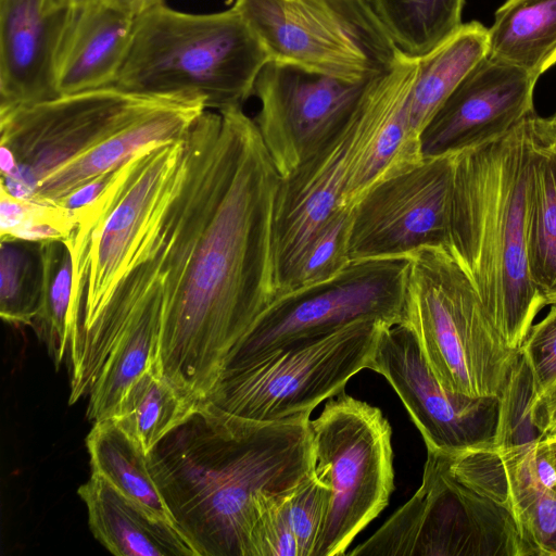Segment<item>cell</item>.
Listing matches in <instances>:
<instances>
[{"mask_svg":"<svg viewBox=\"0 0 556 556\" xmlns=\"http://www.w3.org/2000/svg\"><path fill=\"white\" fill-rule=\"evenodd\" d=\"M185 142L182 174L159 233V363L199 405L276 299L274 211L281 176L242 106L205 110Z\"/></svg>","mask_w":556,"mask_h":556,"instance_id":"1","label":"cell"},{"mask_svg":"<svg viewBox=\"0 0 556 556\" xmlns=\"http://www.w3.org/2000/svg\"><path fill=\"white\" fill-rule=\"evenodd\" d=\"M309 416L213 421L197 412L149 453L175 522L199 556H247L258 496L290 491L312 471Z\"/></svg>","mask_w":556,"mask_h":556,"instance_id":"2","label":"cell"},{"mask_svg":"<svg viewBox=\"0 0 556 556\" xmlns=\"http://www.w3.org/2000/svg\"><path fill=\"white\" fill-rule=\"evenodd\" d=\"M533 116L456 153L450 214V247L517 351L546 305L531 277L527 244Z\"/></svg>","mask_w":556,"mask_h":556,"instance_id":"3","label":"cell"},{"mask_svg":"<svg viewBox=\"0 0 556 556\" xmlns=\"http://www.w3.org/2000/svg\"><path fill=\"white\" fill-rule=\"evenodd\" d=\"M265 48L228 10L194 14L151 0L136 16L129 47L112 85L149 97L200 100L207 110L242 106L254 94Z\"/></svg>","mask_w":556,"mask_h":556,"instance_id":"4","label":"cell"},{"mask_svg":"<svg viewBox=\"0 0 556 556\" xmlns=\"http://www.w3.org/2000/svg\"><path fill=\"white\" fill-rule=\"evenodd\" d=\"M405 321L445 390L502 400L521 362L503 339L465 267L446 244L408 256Z\"/></svg>","mask_w":556,"mask_h":556,"instance_id":"5","label":"cell"},{"mask_svg":"<svg viewBox=\"0 0 556 556\" xmlns=\"http://www.w3.org/2000/svg\"><path fill=\"white\" fill-rule=\"evenodd\" d=\"M185 137L139 150L115 172L98 199L75 210L76 226L64 241L73 257L72 296L84 299L71 369L85 336L169 204L184 169Z\"/></svg>","mask_w":556,"mask_h":556,"instance_id":"6","label":"cell"},{"mask_svg":"<svg viewBox=\"0 0 556 556\" xmlns=\"http://www.w3.org/2000/svg\"><path fill=\"white\" fill-rule=\"evenodd\" d=\"M382 326L374 319L357 320L261 358L226 366L198 412L213 421L256 422L311 414L369 367Z\"/></svg>","mask_w":556,"mask_h":556,"instance_id":"7","label":"cell"},{"mask_svg":"<svg viewBox=\"0 0 556 556\" xmlns=\"http://www.w3.org/2000/svg\"><path fill=\"white\" fill-rule=\"evenodd\" d=\"M312 471L330 488L315 556H340L394 491L392 429L382 412L344 391L309 420Z\"/></svg>","mask_w":556,"mask_h":556,"instance_id":"8","label":"cell"},{"mask_svg":"<svg viewBox=\"0 0 556 556\" xmlns=\"http://www.w3.org/2000/svg\"><path fill=\"white\" fill-rule=\"evenodd\" d=\"M269 60L348 81H368L403 52L371 0H235Z\"/></svg>","mask_w":556,"mask_h":556,"instance_id":"9","label":"cell"},{"mask_svg":"<svg viewBox=\"0 0 556 556\" xmlns=\"http://www.w3.org/2000/svg\"><path fill=\"white\" fill-rule=\"evenodd\" d=\"M175 100L104 87L0 112L1 188L33 201L50 174Z\"/></svg>","mask_w":556,"mask_h":556,"instance_id":"10","label":"cell"},{"mask_svg":"<svg viewBox=\"0 0 556 556\" xmlns=\"http://www.w3.org/2000/svg\"><path fill=\"white\" fill-rule=\"evenodd\" d=\"M422 482L353 556H526L505 506L457 478L447 454L427 450Z\"/></svg>","mask_w":556,"mask_h":556,"instance_id":"11","label":"cell"},{"mask_svg":"<svg viewBox=\"0 0 556 556\" xmlns=\"http://www.w3.org/2000/svg\"><path fill=\"white\" fill-rule=\"evenodd\" d=\"M408 257L351 261L325 281L277 296L255 319L224 367L329 334L351 323L405 321Z\"/></svg>","mask_w":556,"mask_h":556,"instance_id":"12","label":"cell"},{"mask_svg":"<svg viewBox=\"0 0 556 556\" xmlns=\"http://www.w3.org/2000/svg\"><path fill=\"white\" fill-rule=\"evenodd\" d=\"M456 153L425 156L414 167L372 187L355 203L351 261L407 257L426 245H450Z\"/></svg>","mask_w":556,"mask_h":556,"instance_id":"13","label":"cell"},{"mask_svg":"<svg viewBox=\"0 0 556 556\" xmlns=\"http://www.w3.org/2000/svg\"><path fill=\"white\" fill-rule=\"evenodd\" d=\"M368 81H348L269 61L257 76L254 123L281 177L323 148L351 118Z\"/></svg>","mask_w":556,"mask_h":556,"instance_id":"14","label":"cell"},{"mask_svg":"<svg viewBox=\"0 0 556 556\" xmlns=\"http://www.w3.org/2000/svg\"><path fill=\"white\" fill-rule=\"evenodd\" d=\"M368 369L391 384L427 450L455 453L496 443L502 400L471 397L442 388L406 325L381 327Z\"/></svg>","mask_w":556,"mask_h":556,"instance_id":"15","label":"cell"},{"mask_svg":"<svg viewBox=\"0 0 556 556\" xmlns=\"http://www.w3.org/2000/svg\"><path fill=\"white\" fill-rule=\"evenodd\" d=\"M357 108L323 148L280 178L273 239L276 298L289 291L308 245L340 207L356 139Z\"/></svg>","mask_w":556,"mask_h":556,"instance_id":"16","label":"cell"},{"mask_svg":"<svg viewBox=\"0 0 556 556\" xmlns=\"http://www.w3.org/2000/svg\"><path fill=\"white\" fill-rule=\"evenodd\" d=\"M418 58L402 54L386 73L368 80L357 108L356 139L340 207L352 208L379 182L422 161L420 137L412 129L408 98Z\"/></svg>","mask_w":556,"mask_h":556,"instance_id":"17","label":"cell"},{"mask_svg":"<svg viewBox=\"0 0 556 556\" xmlns=\"http://www.w3.org/2000/svg\"><path fill=\"white\" fill-rule=\"evenodd\" d=\"M538 77L490 56L459 83L421 132L424 156L456 153L498 137L534 114Z\"/></svg>","mask_w":556,"mask_h":556,"instance_id":"18","label":"cell"},{"mask_svg":"<svg viewBox=\"0 0 556 556\" xmlns=\"http://www.w3.org/2000/svg\"><path fill=\"white\" fill-rule=\"evenodd\" d=\"M538 441L468 450L459 455L457 469L511 514L526 556H556V489L539 475Z\"/></svg>","mask_w":556,"mask_h":556,"instance_id":"19","label":"cell"},{"mask_svg":"<svg viewBox=\"0 0 556 556\" xmlns=\"http://www.w3.org/2000/svg\"><path fill=\"white\" fill-rule=\"evenodd\" d=\"M75 10L0 0V112L59 97L58 55Z\"/></svg>","mask_w":556,"mask_h":556,"instance_id":"20","label":"cell"},{"mask_svg":"<svg viewBox=\"0 0 556 556\" xmlns=\"http://www.w3.org/2000/svg\"><path fill=\"white\" fill-rule=\"evenodd\" d=\"M136 16L112 0L75 10L58 55L60 96L113 85L129 47Z\"/></svg>","mask_w":556,"mask_h":556,"instance_id":"21","label":"cell"},{"mask_svg":"<svg viewBox=\"0 0 556 556\" xmlns=\"http://www.w3.org/2000/svg\"><path fill=\"white\" fill-rule=\"evenodd\" d=\"M205 110L199 100H175L149 112L47 176L38 185L33 201L54 203L94 178L116 170L144 147L184 138Z\"/></svg>","mask_w":556,"mask_h":556,"instance_id":"22","label":"cell"},{"mask_svg":"<svg viewBox=\"0 0 556 556\" xmlns=\"http://www.w3.org/2000/svg\"><path fill=\"white\" fill-rule=\"evenodd\" d=\"M78 495L88 509L93 536L118 556H199L180 528L127 497L91 472Z\"/></svg>","mask_w":556,"mask_h":556,"instance_id":"23","label":"cell"},{"mask_svg":"<svg viewBox=\"0 0 556 556\" xmlns=\"http://www.w3.org/2000/svg\"><path fill=\"white\" fill-rule=\"evenodd\" d=\"M533 143L527 187V244L532 280L545 304H556V143L539 130Z\"/></svg>","mask_w":556,"mask_h":556,"instance_id":"24","label":"cell"},{"mask_svg":"<svg viewBox=\"0 0 556 556\" xmlns=\"http://www.w3.org/2000/svg\"><path fill=\"white\" fill-rule=\"evenodd\" d=\"M488 28L480 22L463 23L446 40L418 58L417 75L408 98L412 129L420 137L439 108L488 56Z\"/></svg>","mask_w":556,"mask_h":556,"instance_id":"25","label":"cell"},{"mask_svg":"<svg viewBox=\"0 0 556 556\" xmlns=\"http://www.w3.org/2000/svg\"><path fill=\"white\" fill-rule=\"evenodd\" d=\"M488 37V56L539 78L556 64V0H506Z\"/></svg>","mask_w":556,"mask_h":556,"instance_id":"26","label":"cell"},{"mask_svg":"<svg viewBox=\"0 0 556 556\" xmlns=\"http://www.w3.org/2000/svg\"><path fill=\"white\" fill-rule=\"evenodd\" d=\"M198 412L162 374L159 359L129 387L111 420L149 454Z\"/></svg>","mask_w":556,"mask_h":556,"instance_id":"27","label":"cell"},{"mask_svg":"<svg viewBox=\"0 0 556 556\" xmlns=\"http://www.w3.org/2000/svg\"><path fill=\"white\" fill-rule=\"evenodd\" d=\"M91 472L159 517L175 522L153 477L149 454L111 419L94 422L87 437Z\"/></svg>","mask_w":556,"mask_h":556,"instance_id":"28","label":"cell"},{"mask_svg":"<svg viewBox=\"0 0 556 556\" xmlns=\"http://www.w3.org/2000/svg\"><path fill=\"white\" fill-rule=\"evenodd\" d=\"M396 47L420 58L462 26L464 0H371Z\"/></svg>","mask_w":556,"mask_h":556,"instance_id":"29","label":"cell"},{"mask_svg":"<svg viewBox=\"0 0 556 556\" xmlns=\"http://www.w3.org/2000/svg\"><path fill=\"white\" fill-rule=\"evenodd\" d=\"M40 305L31 327L47 345L58 368L67 358L71 342L73 257L65 241L39 243Z\"/></svg>","mask_w":556,"mask_h":556,"instance_id":"30","label":"cell"},{"mask_svg":"<svg viewBox=\"0 0 556 556\" xmlns=\"http://www.w3.org/2000/svg\"><path fill=\"white\" fill-rule=\"evenodd\" d=\"M41 295L39 243L1 242L0 315L14 326H31Z\"/></svg>","mask_w":556,"mask_h":556,"instance_id":"31","label":"cell"},{"mask_svg":"<svg viewBox=\"0 0 556 556\" xmlns=\"http://www.w3.org/2000/svg\"><path fill=\"white\" fill-rule=\"evenodd\" d=\"M351 227L352 208L339 207L308 245L289 291L330 279L350 264Z\"/></svg>","mask_w":556,"mask_h":556,"instance_id":"32","label":"cell"},{"mask_svg":"<svg viewBox=\"0 0 556 556\" xmlns=\"http://www.w3.org/2000/svg\"><path fill=\"white\" fill-rule=\"evenodd\" d=\"M290 491L258 496L247 556H300L290 520Z\"/></svg>","mask_w":556,"mask_h":556,"instance_id":"33","label":"cell"},{"mask_svg":"<svg viewBox=\"0 0 556 556\" xmlns=\"http://www.w3.org/2000/svg\"><path fill=\"white\" fill-rule=\"evenodd\" d=\"M330 503V488L311 471L289 493V513L300 556H315Z\"/></svg>","mask_w":556,"mask_h":556,"instance_id":"34","label":"cell"},{"mask_svg":"<svg viewBox=\"0 0 556 556\" xmlns=\"http://www.w3.org/2000/svg\"><path fill=\"white\" fill-rule=\"evenodd\" d=\"M519 352L530 375L531 407L556 380V304L532 325Z\"/></svg>","mask_w":556,"mask_h":556,"instance_id":"35","label":"cell"},{"mask_svg":"<svg viewBox=\"0 0 556 556\" xmlns=\"http://www.w3.org/2000/svg\"><path fill=\"white\" fill-rule=\"evenodd\" d=\"M77 223L75 210L65 208L52 203L28 201L22 223L4 241L48 242L64 241L73 232Z\"/></svg>","mask_w":556,"mask_h":556,"instance_id":"36","label":"cell"},{"mask_svg":"<svg viewBox=\"0 0 556 556\" xmlns=\"http://www.w3.org/2000/svg\"><path fill=\"white\" fill-rule=\"evenodd\" d=\"M529 416L542 437L556 433V380L529 408Z\"/></svg>","mask_w":556,"mask_h":556,"instance_id":"37","label":"cell"},{"mask_svg":"<svg viewBox=\"0 0 556 556\" xmlns=\"http://www.w3.org/2000/svg\"><path fill=\"white\" fill-rule=\"evenodd\" d=\"M28 200L13 197L0 187V239L12 232L24 219Z\"/></svg>","mask_w":556,"mask_h":556,"instance_id":"38","label":"cell"},{"mask_svg":"<svg viewBox=\"0 0 556 556\" xmlns=\"http://www.w3.org/2000/svg\"><path fill=\"white\" fill-rule=\"evenodd\" d=\"M536 453L545 459L553 469L556 489V433L547 434L539 439Z\"/></svg>","mask_w":556,"mask_h":556,"instance_id":"39","label":"cell"},{"mask_svg":"<svg viewBox=\"0 0 556 556\" xmlns=\"http://www.w3.org/2000/svg\"><path fill=\"white\" fill-rule=\"evenodd\" d=\"M100 0H43V9L47 12L61 11V10H77Z\"/></svg>","mask_w":556,"mask_h":556,"instance_id":"40","label":"cell"},{"mask_svg":"<svg viewBox=\"0 0 556 556\" xmlns=\"http://www.w3.org/2000/svg\"><path fill=\"white\" fill-rule=\"evenodd\" d=\"M540 132L549 141L556 143V114L551 118L535 117Z\"/></svg>","mask_w":556,"mask_h":556,"instance_id":"41","label":"cell"},{"mask_svg":"<svg viewBox=\"0 0 556 556\" xmlns=\"http://www.w3.org/2000/svg\"><path fill=\"white\" fill-rule=\"evenodd\" d=\"M112 1H115L118 4L130 9L138 15L151 0H112Z\"/></svg>","mask_w":556,"mask_h":556,"instance_id":"42","label":"cell"}]
</instances>
